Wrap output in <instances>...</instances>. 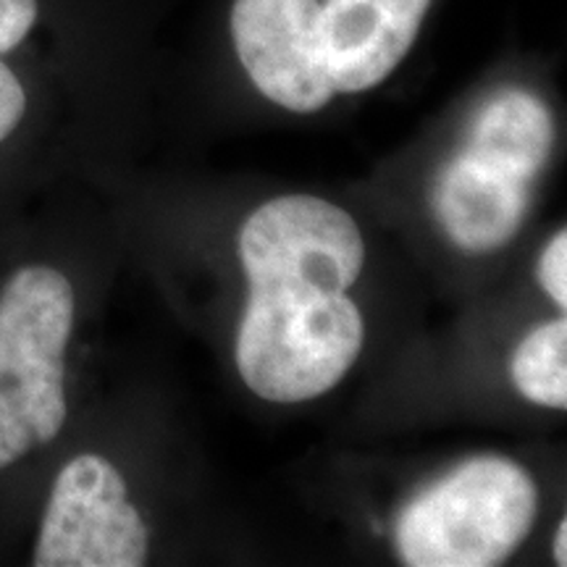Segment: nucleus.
<instances>
[{
    "mask_svg": "<svg viewBox=\"0 0 567 567\" xmlns=\"http://www.w3.org/2000/svg\"><path fill=\"white\" fill-rule=\"evenodd\" d=\"M534 176L463 145L434 182L431 205L446 237L465 252H492L520 231Z\"/></svg>",
    "mask_w": 567,
    "mask_h": 567,
    "instance_id": "7",
    "label": "nucleus"
},
{
    "mask_svg": "<svg viewBox=\"0 0 567 567\" xmlns=\"http://www.w3.org/2000/svg\"><path fill=\"white\" fill-rule=\"evenodd\" d=\"M538 281L559 308H567V234H557L538 260Z\"/></svg>",
    "mask_w": 567,
    "mask_h": 567,
    "instance_id": "11",
    "label": "nucleus"
},
{
    "mask_svg": "<svg viewBox=\"0 0 567 567\" xmlns=\"http://www.w3.org/2000/svg\"><path fill=\"white\" fill-rule=\"evenodd\" d=\"M231 38L255 87L281 109L313 113L337 95L318 0H234Z\"/></svg>",
    "mask_w": 567,
    "mask_h": 567,
    "instance_id": "6",
    "label": "nucleus"
},
{
    "mask_svg": "<svg viewBox=\"0 0 567 567\" xmlns=\"http://www.w3.org/2000/svg\"><path fill=\"white\" fill-rule=\"evenodd\" d=\"M38 21V0H0V53H9ZM27 111V95L17 74L0 59V142L17 130Z\"/></svg>",
    "mask_w": 567,
    "mask_h": 567,
    "instance_id": "10",
    "label": "nucleus"
},
{
    "mask_svg": "<svg viewBox=\"0 0 567 567\" xmlns=\"http://www.w3.org/2000/svg\"><path fill=\"white\" fill-rule=\"evenodd\" d=\"M538 513L534 478L507 457H473L415 496L396 520L410 567H494L526 542Z\"/></svg>",
    "mask_w": 567,
    "mask_h": 567,
    "instance_id": "2",
    "label": "nucleus"
},
{
    "mask_svg": "<svg viewBox=\"0 0 567 567\" xmlns=\"http://www.w3.org/2000/svg\"><path fill=\"white\" fill-rule=\"evenodd\" d=\"M147 528L126 499L122 473L101 455H80L63 467L48 499L38 567H140Z\"/></svg>",
    "mask_w": 567,
    "mask_h": 567,
    "instance_id": "4",
    "label": "nucleus"
},
{
    "mask_svg": "<svg viewBox=\"0 0 567 567\" xmlns=\"http://www.w3.org/2000/svg\"><path fill=\"white\" fill-rule=\"evenodd\" d=\"M431 0H326L321 32L337 92L384 82L417 38Z\"/></svg>",
    "mask_w": 567,
    "mask_h": 567,
    "instance_id": "8",
    "label": "nucleus"
},
{
    "mask_svg": "<svg viewBox=\"0 0 567 567\" xmlns=\"http://www.w3.org/2000/svg\"><path fill=\"white\" fill-rule=\"evenodd\" d=\"M513 381L536 405L567 408V321L557 318L536 326L513 354Z\"/></svg>",
    "mask_w": 567,
    "mask_h": 567,
    "instance_id": "9",
    "label": "nucleus"
},
{
    "mask_svg": "<svg viewBox=\"0 0 567 567\" xmlns=\"http://www.w3.org/2000/svg\"><path fill=\"white\" fill-rule=\"evenodd\" d=\"M71 326L74 292L53 268H21L0 292V467L59 436Z\"/></svg>",
    "mask_w": 567,
    "mask_h": 567,
    "instance_id": "3",
    "label": "nucleus"
},
{
    "mask_svg": "<svg viewBox=\"0 0 567 567\" xmlns=\"http://www.w3.org/2000/svg\"><path fill=\"white\" fill-rule=\"evenodd\" d=\"M555 559L557 565H567V520L559 523L555 534Z\"/></svg>",
    "mask_w": 567,
    "mask_h": 567,
    "instance_id": "12",
    "label": "nucleus"
},
{
    "mask_svg": "<svg viewBox=\"0 0 567 567\" xmlns=\"http://www.w3.org/2000/svg\"><path fill=\"white\" fill-rule=\"evenodd\" d=\"M247 284L313 279L350 289L365 264L358 224L339 205L313 195H289L260 205L239 231Z\"/></svg>",
    "mask_w": 567,
    "mask_h": 567,
    "instance_id": "5",
    "label": "nucleus"
},
{
    "mask_svg": "<svg viewBox=\"0 0 567 567\" xmlns=\"http://www.w3.org/2000/svg\"><path fill=\"white\" fill-rule=\"evenodd\" d=\"M365 326L344 289L313 279L250 284L237 331V368L268 402H305L334 389L360 350Z\"/></svg>",
    "mask_w": 567,
    "mask_h": 567,
    "instance_id": "1",
    "label": "nucleus"
}]
</instances>
